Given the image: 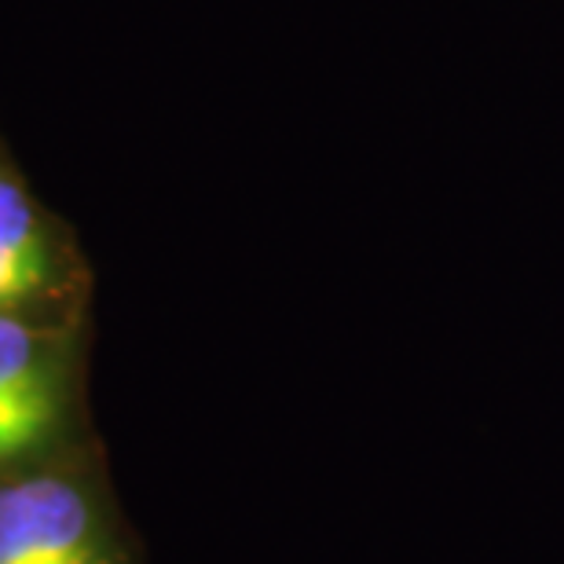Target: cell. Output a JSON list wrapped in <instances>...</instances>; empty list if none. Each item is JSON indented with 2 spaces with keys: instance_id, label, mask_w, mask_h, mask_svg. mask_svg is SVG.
<instances>
[{
  "instance_id": "6da1fadb",
  "label": "cell",
  "mask_w": 564,
  "mask_h": 564,
  "mask_svg": "<svg viewBox=\"0 0 564 564\" xmlns=\"http://www.w3.org/2000/svg\"><path fill=\"white\" fill-rule=\"evenodd\" d=\"M0 564H115L107 528L70 480L0 484Z\"/></svg>"
},
{
  "instance_id": "7a4b0ae2",
  "label": "cell",
  "mask_w": 564,
  "mask_h": 564,
  "mask_svg": "<svg viewBox=\"0 0 564 564\" xmlns=\"http://www.w3.org/2000/svg\"><path fill=\"white\" fill-rule=\"evenodd\" d=\"M59 422L52 352L26 323L0 312V466L26 458Z\"/></svg>"
},
{
  "instance_id": "3957f363",
  "label": "cell",
  "mask_w": 564,
  "mask_h": 564,
  "mask_svg": "<svg viewBox=\"0 0 564 564\" xmlns=\"http://www.w3.org/2000/svg\"><path fill=\"white\" fill-rule=\"evenodd\" d=\"M52 257L30 198L0 176V312L48 286Z\"/></svg>"
}]
</instances>
